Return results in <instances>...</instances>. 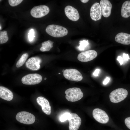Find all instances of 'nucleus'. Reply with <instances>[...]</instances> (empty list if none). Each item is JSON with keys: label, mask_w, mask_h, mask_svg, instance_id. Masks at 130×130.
<instances>
[{"label": "nucleus", "mask_w": 130, "mask_h": 130, "mask_svg": "<svg viewBox=\"0 0 130 130\" xmlns=\"http://www.w3.org/2000/svg\"><path fill=\"white\" fill-rule=\"evenodd\" d=\"M46 31L49 35L56 38L63 37L68 33V30L66 28L55 24L48 25L46 28Z\"/></svg>", "instance_id": "obj_1"}, {"label": "nucleus", "mask_w": 130, "mask_h": 130, "mask_svg": "<svg viewBox=\"0 0 130 130\" xmlns=\"http://www.w3.org/2000/svg\"><path fill=\"white\" fill-rule=\"evenodd\" d=\"M66 94L65 98L69 101L74 102L81 99L83 96V92L81 89L77 87L69 88L66 90L65 92Z\"/></svg>", "instance_id": "obj_2"}, {"label": "nucleus", "mask_w": 130, "mask_h": 130, "mask_svg": "<svg viewBox=\"0 0 130 130\" xmlns=\"http://www.w3.org/2000/svg\"><path fill=\"white\" fill-rule=\"evenodd\" d=\"M128 92L127 90L123 88L116 89L110 93L109 98L110 101L117 103L123 101L127 97Z\"/></svg>", "instance_id": "obj_3"}, {"label": "nucleus", "mask_w": 130, "mask_h": 130, "mask_svg": "<svg viewBox=\"0 0 130 130\" xmlns=\"http://www.w3.org/2000/svg\"><path fill=\"white\" fill-rule=\"evenodd\" d=\"M16 118L19 122L26 124H30L33 123L35 119L34 115L25 111L18 112L16 115Z\"/></svg>", "instance_id": "obj_4"}, {"label": "nucleus", "mask_w": 130, "mask_h": 130, "mask_svg": "<svg viewBox=\"0 0 130 130\" xmlns=\"http://www.w3.org/2000/svg\"><path fill=\"white\" fill-rule=\"evenodd\" d=\"M63 75L66 79L72 81L78 82L81 81L83 78L81 73L75 69H66L63 72Z\"/></svg>", "instance_id": "obj_5"}, {"label": "nucleus", "mask_w": 130, "mask_h": 130, "mask_svg": "<svg viewBox=\"0 0 130 130\" xmlns=\"http://www.w3.org/2000/svg\"><path fill=\"white\" fill-rule=\"evenodd\" d=\"M42 76L37 73L30 74L23 77L21 79L22 83L24 84L33 85L38 84L42 80Z\"/></svg>", "instance_id": "obj_6"}, {"label": "nucleus", "mask_w": 130, "mask_h": 130, "mask_svg": "<svg viewBox=\"0 0 130 130\" xmlns=\"http://www.w3.org/2000/svg\"><path fill=\"white\" fill-rule=\"evenodd\" d=\"M50 11L49 7L45 5H41L34 7L31 10V15L35 18H41L47 15Z\"/></svg>", "instance_id": "obj_7"}, {"label": "nucleus", "mask_w": 130, "mask_h": 130, "mask_svg": "<svg viewBox=\"0 0 130 130\" xmlns=\"http://www.w3.org/2000/svg\"><path fill=\"white\" fill-rule=\"evenodd\" d=\"M93 118L98 122L103 124L108 123L109 118L107 114L103 110L97 108L94 109L92 112Z\"/></svg>", "instance_id": "obj_8"}, {"label": "nucleus", "mask_w": 130, "mask_h": 130, "mask_svg": "<svg viewBox=\"0 0 130 130\" xmlns=\"http://www.w3.org/2000/svg\"><path fill=\"white\" fill-rule=\"evenodd\" d=\"M69 130H78L81 123L80 118L75 113H70L68 119Z\"/></svg>", "instance_id": "obj_9"}, {"label": "nucleus", "mask_w": 130, "mask_h": 130, "mask_svg": "<svg viewBox=\"0 0 130 130\" xmlns=\"http://www.w3.org/2000/svg\"><path fill=\"white\" fill-rule=\"evenodd\" d=\"M97 55L98 53L96 51L94 50H90L79 53L78 56L77 58L81 62H87L94 59Z\"/></svg>", "instance_id": "obj_10"}, {"label": "nucleus", "mask_w": 130, "mask_h": 130, "mask_svg": "<svg viewBox=\"0 0 130 130\" xmlns=\"http://www.w3.org/2000/svg\"><path fill=\"white\" fill-rule=\"evenodd\" d=\"M102 14L100 5L98 2L94 3L90 9V16L91 19L95 21L99 20L101 19Z\"/></svg>", "instance_id": "obj_11"}, {"label": "nucleus", "mask_w": 130, "mask_h": 130, "mask_svg": "<svg viewBox=\"0 0 130 130\" xmlns=\"http://www.w3.org/2000/svg\"><path fill=\"white\" fill-rule=\"evenodd\" d=\"M65 13L67 17L70 20L76 21L79 18V15L77 10L70 5L66 6L65 8Z\"/></svg>", "instance_id": "obj_12"}, {"label": "nucleus", "mask_w": 130, "mask_h": 130, "mask_svg": "<svg viewBox=\"0 0 130 130\" xmlns=\"http://www.w3.org/2000/svg\"><path fill=\"white\" fill-rule=\"evenodd\" d=\"M41 59L38 57H32L29 58L26 62V65L28 69L33 71H37L40 68Z\"/></svg>", "instance_id": "obj_13"}, {"label": "nucleus", "mask_w": 130, "mask_h": 130, "mask_svg": "<svg viewBox=\"0 0 130 130\" xmlns=\"http://www.w3.org/2000/svg\"><path fill=\"white\" fill-rule=\"evenodd\" d=\"M38 104L42 108L43 111L46 114L50 115L51 113V107L48 101L45 98L39 96L36 99Z\"/></svg>", "instance_id": "obj_14"}, {"label": "nucleus", "mask_w": 130, "mask_h": 130, "mask_svg": "<svg viewBox=\"0 0 130 130\" xmlns=\"http://www.w3.org/2000/svg\"><path fill=\"white\" fill-rule=\"evenodd\" d=\"M100 5L103 16L106 18L109 17L111 14L112 7L111 2L108 0H101L100 1Z\"/></svg>", "instance_id": "obj_15"}, {"label": "nucleus", "mask_w": 130, "mask_h": 130, "mask_svg": "<svg viewBox=\"0 0 130 130\" xmlns=\"http://www.w3.org/2000/svg\"><path fill=\"white\" fill-rule=\"evenodd\" d=\"M116 41L122 44H130V34L121 32L117 34L115 38Z\"/></svg>", "instance_id": "obj_16"}, {"label": "nucleus", "mask_w": 130, "mask_h": 130, "mask_svg": "<svg viewBox=\"0 0 130 130\" xmlns=\"http://www.w3.org/2000/svg\"><path fill=\"white\" fill-rule=\"evenodd\" d=\"M13 97L12 92L8 89L3 86H0V97L5 100H11Z\"/></svg>", "instance_id": "obj_17"}, {"label": "nucleus", "mask_w": 130, "mask_h": 130, "mask_svg": "<svg viewBox=\"0 0 130 130\" xmlns=\"http://www.w3.org/2000/svg\"><path fill=\"white\" fill-rule=\"evenodd\" d=\"M121 14L122 16L124 18H127L130 16V1H126L123 3Z\"/></svg>", "instance_id": "obj_18"}, {"label": "nucleus", "mask_w": 130, "mask_h": 130, "mask_svg": "<svg viewBox=\"0 0 130 130\" xmlns=\"http://www.w3.org/2000/svg\"><path fill=\"white\" fill-rule=\"evenodd\" d=\"M53 42L48 40L42 43V46L40 48V50L42 52L49 51L53 46Z\"/></svg>", "instance_id": "obj_19"}, {"label": "nucleus", "mask_w": 130, "mask_h": 130, "mask_svg": "<svg viewBox=\"0 0 130 130\" xmlns=\"http://www.w3.org/2000/svg\"><path fill=\"white\" fill-rule=\"evenodd\" d=\"M28 54L27 53H25L23 54L17 62L16 67L19 68L23 65L28 58Z\"/></svg>", "instance_id": "obj_20"}, {"label": "nucleus", "mask_w": 130, "mask_h": 130, "mask_svg": "<svg viewBox=\"0 0 130 130\" xmlns=\"http://www.w3.org/2000/svg\"><path fill=\"white\" fill-rule=\"evenodd\" d=\"M7 32L6 31H0V43L2 44L6 42L8 40Z\"/></svg>", "instance_id": "obj_21"}, {"label": "nucleus", "mask_w": 130, "mask_h": 130, "mask_svg": "<svg viewBox=\"0 0 130 130\" xmlns=\"http://www.w3.org/2000/svg\"><path fill=\"white\" fill-rule=\"evenodd\" d=\"M23 1L22 0H9L8 2L11 6H14L20 4Z\"/></svg>", "instance_id": "obj_22"}, {"label": "nucleus", "mask_w": 130, "mask_h": 130, "mask_svg": "<svg viewBox=\"0 0 130 130\" xmlns=\"http://www.w3.org/2000/svg\"><path fill=\"white\" fill-rule=\"evenodd\" d=\"M70 113L66 112L62 115L59 118L60 121L62 122H64L68 120L70 116Z\"/></svg>", "instance_id": "obj_23"}, {"label": "nucleus", "mask_w": 130, "mask_h": 130, "mask_svg": "<svg viewBox=\"0 0 130 130\" xmlns=\"http://www.w3.org/2000/svg\"><path fill=\"white\" fill-rule=\"evenodd\" d=\"M88 43L86 41L84 40L82 42L79 47V48L80 50H84V48L88 45Z\"/></svg>", "instance_id": "obj_24"}, {"label": "nucleus", "mask_w": 130, "mask_h": 130, "mask_svg": "<svg viewBox=\"0 0 130 130\" xmlns=\"http://www.w3.org/2000/svg\"><path fill=\"white\" fill-rule=\"evenodd\" d=\"M34 34L33 30V29L30 30L28 36V38L30 41H32L33 40L34 36Z\"/></svg>", "instance_id": "obj_25"}, {"label": "nucleus", "mask_w": 130, "mask_h": 130, "mask_svg": "<svg viewBox=\"0 0 130 130\" xmlns=\"http://www.w3.org/2000/svg\"><path fill=\"white\" fill-rule=\"evenodd\" d=\"M124 122L127 127L130 129V117L126 118L125 119Z\"/></svg>", "instance_id": "obj_26"}, {"label": "nucleus", "mask_w": 130, "mask_h": 130, "mask_svg": "<svg viewBox=\"0 0 130 130\" xmlns=\"http://www.w3.org/2000/svg\"><path fill=\"white\" fill-rule=\"evenodd\" d=\"M117 60L120 63V65H121L123 64L124 62V59L121 56H118Z\"/></svg>", "instance_id": "obj_27"}, {"label": "nucleus", "mask_w": 130, "mask_h": 130, "mask_svg": "<svg viewBox=\"0 0 130 130\" xmlns=\"http://www.w3.org/2000/svg\"><path fill=\"white\" fill-rule=\"evenodd\" d=\"M123 58L124 60L125 61H127L129 59L130 60V58L128 54L124 53L123 54Z\"/></svg>", "instance_id": "obj_28"}, {"label": "nucleus", "mask_w": 130, "mask_h": 130, "mask_svg": "<svg viewBox=\"0 0 130 130\" xmlns=\"http://www.w3.org/2000/svg\"><path fill=\"white\" fill-rule=\"evenodd\" d=\"M110 78L109 77H106L103 82V84L104 85L107 84L109 81Z\"/></svg>", "instance_id": "obj_29"}, {"label": "nucleus", "mask_w": 130, "mask_h": 130, "mask_svg": "<svg viewBox=\"0 0 130 130\" xmlns=\"http://www.w3.org/2000/svg\"><path fill=\"white\" fill-rule=\"evenodd\" d=\"M100 71V69H96L93 73V75L95 76H98V74Z\"/></svg>", "instance_id": "obj_30"}, {"label": "nucleus", "mask_w": 130, "mask_h": 130, "mask_svg": "<svg viewBox=\"0 0 130 130\" xmlns=\"http://www.w3.org/2000/svg\"><path fill=\"white\" fill-rule=\"evenodd\" d=\"M89 0H81L80 1L83 3H85L88 2Z\"/></svg>", "instance_id": "obj_31"}, {"label": "nucleus", "mask_w": 130, "mask_h": 130, "mask_svg": "<svg viewBox=\"0 0 130 130\" xmlns=\"http://www.w3.org/2000/svg\"><path fill=\"white\" fill-rule=\"evenodd\" d=\"M46 79V78H45L44 79Z\"/></svg>", "instance_id": "obj_32"}, {"label": "nucleus", "mask_w": 130, "mask_h": 130, "mask_svg": "<svg viewBox=\"0 0 130 130\" xmlns=\"http://www.w3.org/2000/svg\"><path fill=\"white\" fill-rule=\"evenodd\" d=\"M58 74H60V73H58Z\"/></svg>", "instance_id": "obj_33"}]
</instances>
